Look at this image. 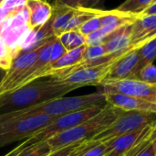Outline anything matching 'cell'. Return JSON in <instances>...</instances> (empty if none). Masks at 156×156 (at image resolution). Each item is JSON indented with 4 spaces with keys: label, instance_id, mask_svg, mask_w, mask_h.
Listing matches in <instances>:
<instances>
[{
    "label": "cell",
    "instance_id": "obj_1",
    "mask_svg": "<svg viewBox=\"0 0 156 156\" xmlns=\"http://www.w3.org/2000/svg\"><path fill=\"white\" fill-rule=\"evenodd\" d=\"M77 89L51 77L37 79L21 87L0 96V115L27 109L49 100L59 98Z\"/></svg>",
    "mask_w": 156,
    "mask_h": 156
},
{
    "label": "cell",
    "instance_id": "obj_2",
    "mask_svg": "<svg viewBox=\"0 0 156 156\" xmlns=\"http://www.w3.org/2000/svg\"><path fill=\"white\" fill-rule=\"evenodd\" d=\"M122 109L106 103L101 113L88 121L64 132H61L47 141L51 152L75 143L91 140L93 137L110 127L120 116Z\"/></svg>",
    "mask_w": 156,
    "mask_h": 156
},
{
    "label": "cell",
    "instance_id": "obj_3",
    "mask_svg": "<svg viewBox=\"0 0 156 156\" xmlns=\"http://www.w3.org/2000/svg\"><path fill=\"white\" fill-rule=\"evenodd\" d=\"M106 97L103 91L99 90L95 93L78 96V97H62L53 100H49L38 106H35L27 109L14 111L8 113L13 118L29 117L37 114H43L50 117H60L78 110L85 109L94 106L105 105Z\"/></svg>",
    "mask_w": 156,
    "mask_h": 156
},
{
    "label": "cell",
    "instance_id": "obj_4",
    "mask_svg": "<svg viewBox=\"0 0 156 156\" xmlns=\"http://www.w3.org/2000/svg\"><path fill=\"white\" fill-rule=\"evenodd\" d=\"M56 117L43 114L23 118H13L9 114L0 115V148L22 140H27L48 126Z\"/></svg>",
    "mask_w": 156,
    "mask_h": 156
},
{
    "label": "cell",
    "instance_id": "obj_5",
    "mask_svg": "<svg viewBox=\"0 0 156 156\" xmlns=\"http://www.w3.org/2000/svg\"><path fill=\"white\" fill-rule=\"evenodd\" d=\"M156 121V114L122 110L117 120L106 130L96 135L91 141L101 143L122 135L135 131Z\"/></svg>",
    "mask_w": 156,
    "mask_h": 156
},
{
    "label": "cell",
    "instance_id": "obj_6",
    "mask_svg": "<svg viewBox=\"0 0 156 156\" xmlns=\"http://www.w3.org/2000/svg\"><path fill=\"white\" fill-rule=\"evenodd\" d=\"M106 105V104H105ZM105 105H100V106H94L90 107L85 109L78 110L72 113H69L60 117H58L55 119L48 126H47L45 129L32 136L31 138L27 139L31 144L46 142L48 139L64 132L66 131H69L70 129H73L89 120L92 119L99 113L102 111Z\"/></svg>",
    "mask_w": 156,
    "mask_h": 156
},
{
    "label": "cell",
    "instance_id": "obj_7",
    "mask_svg": "<svg viewBox=\"0 0 156 156\" xmlns=\"http://www.w3.org/2000/svg\"><path fill=\"white\" fill-rule=\"evenodd\" d=\"M44 43L34 50L21 52L14 58L11 65L6 70V74L3 82L0 85V96L14 91L21 86L27 75L29 68L37 60Z\"/></svg>",
    "mask_w": 156,
    "mask_h": 156
},
{
    "label": "cell",
    "instance_id": "obj_8",
    "mask_svg": "<svg viewBox=\"0 0 156 156\" xmlns=\"http://www.w3.org/2000/svg\"><path fill=\"white\" fill-rule=\"evenodd\" d=\"M113 63L91 67H79L66 76L55 79L63 84L72 86L77 89L88 86H99L107 77Z\"/></svg>",
    "mask_w": 156,
    "mask_h": 156
},
{
    "label": "cell",
    "instance_id": "obj_9",
    "mask_svg": "<svg viewBox=\"0 0 156 156\" xmlns=\"http://www.w3.org/2000/svg\"><path fill=\"white\" fill-rule=\"evenodd\" d=\"M104 92H115L125 96L156 103V85H150L133 78L104 83L100 86Z\"/></svg>",
    "mask_w": 156,
    "mask_h": 156
},
{
    "label": "cell",
    "instance_id": "obj_10",
    "mask_svg": "<svg viewBox=\"0 0 156 156\" xmlns=\"http://www.w3.org/2000/svg\"><path fill=\"white\" fill-rule=\"evenodd\" d=\"M139 69L140 57L138 49L130 51L112 63L111 70L102 84L133 78Z\"/></svg>",
    "mask_w": 156,
    "mask_h": 156
},
{
    "label": "cell",
    "instance_id": "obj_11",
    "mask_svg": "<svg viewBox=\"0 0 156 156\" xmlns=\"http://www.w3.org/2000/svg\"><path fill=\"white\" fill-rule=\"evenodd\" d=\"M152 124L135 131L105 142L104 143L106 145V156L129 155V154L139 143L142 138L149 131Z\"/></svg>",
    "mask_w": 156,
    "mask_h": 156
},
{
    "label": "cell",
    "instance_id": "obj_12",
    "mask_svg": "<svg viewBox=\"0 0 156 156\" xmlns=\"http://www.w3.org/2000/svg\"><path fill=\"white\" fill-rule=\"evenodd\" d=\"M103 93L106 97V103L119 109L124 111H138L156 114V103L115 92L103 91Z\"/></svg>",
    "mask_w": 156,
    "mask_h": 156
},
{
    "label": "cell",
    "instance_id": "obj_13",
    "mask_svg": "<svg viewBox=\"0 0 156 156\" xmlns=\"http://www.w3.org/2000/svg\"><path fill=\"white\" fill-rule=\"evenodd\" d=\"M156 38V16L137 17L131 25V46L139 49Z\"/></svg>",
    "mask_w": 156,
    "mask_h": 156
},
{
    "label": "cell",
    "instance_id": "obj_14",
    "mask_svg": "<svg viewBox=\"0 0 156 156\" xmlns=\"http://www.w3.org/2000/svg\"><path fill=\"white\" fill-rule=\"evenodd\" d=\"M27 28L36 30L48 22L53 14V6L46 0H27Z\"/></svg>",
    "mask_w": 156,
    "mask_h": 156
},
{
    "label": "cell",
    "instance_id": "obj_15",
    "mask_svg": "<svg viewBox=\"0 0 156 156\" xmlns=\"http://www.w3.org/2000/svg\"><path fill=\"white\" fill-rule=\"evenodd\" d=\"M131 25H126L109 35L103 44L107 54L122 55L130 51L136 50L131 46Z\"/></svg>",
    "mask_w": 156,
    "mask_h": 156
},
{
    "label": "cell",
    "instance_id": "obj_16",
    "mask_svg": "<svg viewBox=\"0 0 156 156\" xmlns=\"http://www.w3.org/2000/svg\"><path fill=\"white\" fill-rule=\"evenodd\" d=\"M136 17H137L134 15L123 13L117 9L107 10L106 15L101 17V29L109 36L121 28L133 24Z\"/></svg>",
    "mask_w": 156,
    "mask_h": 156
},
{
    "label": "cell",
    "instance_id": "obj_17",
    "mask_svg": "<svg viewBox=\"0 0 156 156\" xmlns=\"http://www.w3.org/2000/svg\"><path fill=\"white\" fill-rule=\"evenodd\" d=\"M77 9L53 6V14L49 21L51 24L52 31L56 37H58L60 33L63 32L66 25L70 20V18L75 15Z\"/></svg>",
    "mask_w": 156,
    "mask_h": 156
},
{
    "label": "cell",
    "instance_id": "obj_18",
    "mask_svg": "<svg viewBox=\"0 0 156 156\" xmlns=\"http://www.w3.org/2000/svg\"><path fill=\"white\" fill-rule=\"evenodd\" d=\"M57 38L67 51H71L82 46H86V37L82 35L79 30L65 31L59 34Z\"/></svg>",
    "mask_w": 156,
    "mask_h": 156
},
{
    "label": "cell",
    "instance_id": "obj_19",
    "mask_svg": "<svg viewBox=\"0 0 156 156\" xmlns=\"http://www.w3.org/2000/svg\"><path fill=\"white\" fill-rule=\"evenodd\" d=\"M27 0H5L0 4V25L26 9Z\"/></svg>",
    "mask_w": 156,
    "mask_h": 156
},
{
    "label": "cell",
    "instance_id": "obj_20",
    "mask_svg": "<svg viewBox=\"0 0 156 156\" xmlns=\"http://www.w3.org/2000/svg\"><path fill=\"white\" fill-rule=\"evenodd\" d=\"M152 3L153 0H125L116 9L121 12L134 15L137 17Z\"/></svg>",
    "mask_w": 156,
    "mask_h": 156
},
{
    "label": "cell",
    "instance_id": "obj_21",
    "mask_svg": "<svg viewBox=\"0 0 156 156\" xmlns=\"http://www.w3.org/2000/svg\"><path fill=\"white\" fill-rule=\"evenodd\" d=\"M138 52L140 57V69L145 65L154 63L156 59V38L139 48Z\"/></svg>",
    "mask_w": 156,
    "mask_h": 156
},
{
    "label": "cell",
    "instance_id": "obj_22",
    "mask_svg": "<svg viewBox=\"0 0 156 156\" xmlns=\"http://www.w3.org/2000/svg\"><path fill=\"white\" fill-rule=\"evenodd\" d=\"M50 153L51 149L46 141L30 144L16 156H47Z\"/></svg>",
    "mask_w": 156,
    "mask_h": 156
},
{
    "label": "cell",
    "instance_id": "obj_23",
    "mask_svg": "<svg viewBox=\"0 0 156 156\" xmlns=\"http://www.w3.org/2000/svg\"><path fill=\"white\" fill-rule=\"evenodd\" d=\"M15 57L16 55L13 49L0 35V67L7 70Z\"/></svg>",
    "mask_w": 156,
    "mask_h": 156
},
{
    "label": "cell",
    "instance_id": "obj_24",
    "mask_svg": "<svg viewBox=\"0 0 156 156\" xmlns=\"http://www.w3.org/2000/svg\"><path fill=\"white\" fill-rule=\"evenodd\" d=\"M133 79L150 84L156 85V65L148 64L141 68L133 76Z\"/></svg>",
    "mask_w": 156,
    "mask_h": 156
},
{
    "label": "cell",
    "instance_id": "obj_25",
    "mask_svg": "<svg viewBox=\"0 0 156 156\" xmlns=\"http://www.w3.org/2000/svg\"><path fill=\"white\" fill-rule=\"evenodd\" d=\"M106 13H107V10H103L101 15L95 16V17L90 18L89 20H87L86 22H84L80 26V28L79 29V31L86 37L89 34H90L96 30L101 29V17L104 15H106Z\"/></svg>",
    "mask_w": 156,
    "mask_h": 156
},
{
    "label": "cell",
    "instance_id": "obj_26",
    "mask_svg": "<svg viewBox=\"0 0 156 156\" xmlns=\"http://www.w3.org/2000/svg\"><path fill=\"white\" fill-rule=\"evenodd\" d=\"M105 55H107V52L103 44L96 45V46H86L84 50V53H83L82 62L93 61V60L101 58Z\"/></svg>",
    "mask_w": 156,
    "mask_h": 156
},
{
    "label": "cell",
    "instance_id": "obj_27",
    "mask_svg": "<svg viewBox=\"0 0 156 156\" xmlns=\"http://www.w3.org/2000/svg\"><path fill=\"white\" fill-rule=\"evenodd\" d=\"M108 35H106L101 29L96 30L88 36H86V46H96L102 45L106 42L108 39Z\"/></svg>",
    "mask_w": 156,
    "mask_h": 156
},
{
    "label": "cell",
    "instance_id": "obj_28",
    "mask_svg": "<svg viewBox=\"0 0 156 156\" xmlns=\"http://www.w3.org/2000/svg\"><path fill=\"white\" fill-rule=\"evenodd\" d=\"M78 156H106V145L104 143H99L83 151Z\"/></svg>",
    "mask_w": 156,
    "mask_h": 156
},
{
    "label": "cell",
    "instance_id": "obj_29",
    "mask_svg": "<svg viewBox=\"0 0 156 156\" xmlns=\"http://www.w3.org/2000/svg\"><path fill=\"white\" fill-rule=\"evenodd\" d=\"M67 51H68L64 48V46L61 44V42L58 40V39L56 38V40L53 43V46H52V51H51V55H50V63L59 59Z\"/></svg>",
    "mask_w": 156,
    "mask_h": 156
},
{
    "label": "cell",
    "instance_id": "obj_30",
    "mask_svg": "<svg viewBox=\"0 0 156 156\" xmlns=\"http://www.w3.org/2000/svg\"><path fill=\"white\" fill-rule=\"evenodd\" d=\"M83 0H54L51 4L56 7H68L77 9L80 7V5Z\"/></svg>",
    "mask_w": 156,
    "mask_h": 156
},
{
    "label": "cell",
    "instance_id": "obj_31",
    "mask_svg": "<svg viewBox=\"0 0 156 156\" xmlns=\"http://www.w3.org/2000/svg\"><path fill=\"white\" fill-rule=\"evenodd\" d=\"M30 144H31L30 142H29L28 140H26V141H24L21 144H19L18 146L15 147L13 150H11L10 152H8L6 154H5L4 156H16L17 154H19L25 148H27V146H29Z\"/></svg>",
    "mask_w": 156,
    "mask_h": 156
},
{
    "label": "cell",
    "instance_id": "obj_32",
    "mask_svg": "<svg viewBox=\"0 0 156 156\" xmlns=\"http://www.w3.org/2000/svg\"><path fill=\"white\" fill-rule=\"evenodd\" d=\"M146 16H156V2L151 4L149 6H147L137 17H146Z\"/></svg>",
    "mask_w": 156,
    "mask_h": 156
},
{
    "label": "cell",
    "instance_id": "obj_33",
    "mask_svg": "<svg viewBox=\"0 0 156 156\" xmlns=\"http://www.w3.org/2000/svg\"><path fill=\"white\" fill-rule=\"evenodd\" d=\"M101 0H83L80 7L82 8H88V9H92L95 8V6L101 2Z\"/></svg>",
    "mask_w": 156,
    "mask_h": 156
},
{
    "label": "cell",
    "instance_id": "obj_34",
    "mask_svg": "<svg viewBox=\"0 0 156 156\" xmlns=\"http://www.w3.org/2000/svg\"><path fill=\"white\" fill-rule=\"evenodd\" d=\"M135 156H155L154 149L153 144H150L144 150H143L142 152H140L139 154H137Z\"/></svg>",
    "mask_w": 156,
    "mask_h": 156
},
{
    "label": "cell",
    "instance_id": "obj_35",
    "mask_svg": "<svg viewBox=\"0 0 156 156\" xmlns=\"http://www.w3.org/2000/svg\"><path fill=\"white\" fill-rule=\"evenodd\" d=\"M5 74H6V69H4V68H1L0 67V85L3 82Z\"/></svg>",
    "mask_w": 156,
    "mask_h": 156
},
{
    "label": "cell",
    "instance_id": "obj_36",
    "mask_svg": "<svg viewBox=\"0 0 156 156\" xmlns=\"http://www.w3.org/2000/svg\"><path fill=\"white\" fill-rule=\"evenodd\" d=\"M156 2V0H153V3H155ZM153 3H152V4H153Z\"/></svg>",
    "mask_w": 156,
    "mask_h": 156
},
{
    "label": "cell",
    "instance_id": "obj_37",
    "mask_svg": "<svg viewBox=\"0 0 156 156\" xmlns=\"http://www.w3.org/2000/svg\"><path fill=\"white\" fill-rule=\"evenodd\" d=\"M3 1H5V0H0V4H1V3H2Z\"/></svg>",
    "mask_w": 156,
    "mask_h": 156
},
{
    "label": "cell",
    "instance_id": "obj_38",
    "mask_svg": "<svg viewBox=\"0 0 156 156\" xmlns=\"http://www.w3.org/2000/svg\"><path fill=\"white\" fill-rule=\"evenodd\" d=\"M46 1H48V2H49V1H51V0H46Z\"/></svg>",
    "mask_w": 156,
    "mask_h": 156
}]
</instances>
